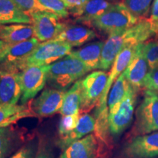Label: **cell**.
Masks as SVG:
<instances>
[{"label":"cell","mask_w":158,"mask_h":158,"mask_svg":"<svg viewBox=\"0 0 158 158\" xmlns=\"http://www.w3.org/2000/svg\"><path fill=\"white\" fill-rule=\"evenodd\" d=\"M90 71L81 61L69 54L48 65L47 82L51 88L65 91Z\"/></svg>","instance_id":"1"},{"label":"cell","mask_w":158,"mask_h":158,"mask_svg":"<svg viewBox=\"0 0 158 158\" xmlns=\"http://www.w3.org/2000/svg\"><path fill=\"white\" fill-rule=\"evenodd\" d=\"M138 20L123 2H118L114 4L104 14L94 20L92 26L110 35L127 30L136 24Z\"/></svg>","instance_id":"2"},{"label":"cell","mask_w":158,"mask_h":158,"mask_svg":"<svg viewBox=\"0 0 158 158\" xmlns=\"http://www.w3.org/2000/svg\"><path fill=\"white\" fill-rule=\"evenodd\" d=\"M108 74L104 71H94L81 80V106L80 114H86L98 105L108 82Z\"/></svg>","instance_id":"3"},{"label":"cell","mask_w":158,"mask_h":158,"mask_svg":"<svg viewBox=\"0 0 158 158\" xmlns=\"http://www.w3.org/2000/svg\"><path fill=\"white\" fill-rule=\"evenodd\" d=\"M158 130V94L147 90L136 111L135 132L144 135Z\"/></svg>","instance_id":"4"},{"label":"cell","mask_w":158,"mask_h":158,"mask_svg":"<svg viewBox=\"0 0 158 158\" xmlns=\"http://www.w3.org/2000/svg\"><path fill=\"white\" fill-rule=\"evenodd\" d=\"M72 46L68 43L52 40L40 43L38 46L29 57L27 68L30 66L50 65L70 54Z\"/></svg>","instance_id":"5"},{"label":"cell","mask_w":158,"mask_h":158,"mask_svg":"<svg viewBox=\"0 0 158 158\" xmlns=\"http://www.w3.org/2000/svg\"><path fill=\"white\" fill-rule=\"evenodd\" d=\"M48 65L30 66L20 73V83L21 88V102L27 103L34 98L39 92L44 88L47 82Z\"/></svg>","instance_id":"6"},{"label":"cell","mask_w":158,"mask_h":158,"mask_svg":"<svg viewBox=\"0 0 158 158\" xmlns=\"http://www.w3.org/2000/svg\"><path fill=\"white\" fill-rule=\"evenodd\" d=\"M138 92V91L133 86H130L118 110L115 113L108 114L109 131L112 135H120L131 123L133 118Z\"/></svg>","instance_id":"7"},{"label":"cell","mask_w":158,"mask_h":158,"mask_svg":"<svg viewBox=\"0 0 158 158\" xmlns=\"http://www.w3.org/2000/svg\"><path fill=\"white\" fill-rule=\"evenodd\" d=\"M35 36L39 41L52 40L60 34L65 24L59 21L58 15L49 11H38L29 15Z\"/></svg>","instance_id":"8"},{"label":"cell","mask_w":158,"mask_h":158,"mask_svg":"<svg viewBox=\"0 0 158 158\" xmlns=\"http://www.w3.org/2000/svg\"><path fill=\"white\" fill-rule=\"evenodd\" d=\"M21 97L20 73L0 63V105H15Z\"/></svg>","instance_id":"9"},{"label":"cell","mask_w":158,"mask_h":158,"mask_svg":"<svg viewBox=\"0 0 158 158\" xmlns=\"http://www.w3.org/2000/svg\"><path fill=\"white\" fill-rule=\"evenodd\" d=\"M125 158H155L158 157V132L138 135L123 150Z\"/></svg>","instance_id":"10"},{"label":"cell","mask_w":158,"mask_h":158,"mask_svg":"<svg viewBox=\"0 0 158 158\" xmlns=\"http://www.w3.org/2000/svg\"><path fill=\"white\" fill-rule=\"evenodd\" d=\"M39 40L36 37L11 45L7 54L1 63L7 68L21 73L27 68L29 57L38 46Z\"/></svg>","instance_id":"11"},{"label":"cell","mask_w":158,"mask_h":158,"mask_svg":"<svg viewBox=\"0 0 158 158\" xmlns=\"http://www.w3.org/2000/svg\"><path fill=\"white\" fill-rule=\"evenodd\" d=\"M138 45H126L120 51L118 56H116L113 64V67L111 68V71H110L109 73L107 84H106V88H105L103 94H102L101 98L100 100V102H99L98 106H97V110H101L108 108L106 103H107L108 94V92H109L110 89L111 87L114 80L118 78V77L122 73H123L124 70L129 66L130 62L133 60L134 56H135L136 49H137V46Z\"/></svg>","instance_id":"12"},{"label":"cell","mask_w":158,"mask_h":158,"mask_svg":"<svg viewBox=\"0 0 158 158\" xmlns=\"http://www.w3.org/2000/svg\"><path fill=\"white\" fill-rule=\"evenodd\" d=\"M65 91L53 88H47L35 99L32 103V109L37 115L47 117L59 112L62 108Z\"/></svg>","instance_id":"13"},{"label":"cell","mask_w":158,"mask_h":158,"mask_svg":"<svg viewBox=\"0 0 158 158\" xmlns=\"http://www.w3.org/2000/svg\"><path fill=\"white\" fill-rule=\"evenodd\" d=\"M143 43L137 46L135 54L127 68L124 70L128 82L134 89L139 91L143 88L144 82L149 73V65L142 52Z\"/></svg>","instance_id":"14"},{"label":"cell","mask_w":158,"mask_h":158,"mask_svg":"<svg viewBox=\"0 0 158 158\" xmlns=\"http://www.w3.org/2000/svg\"><path fill=\"white\" fill-rule=\"evenodd\" d=\"M95 135L89 134L73 142L64 149L59 158H97L98 141Z\"/></svg>","instance_id":"15"},{"label":"cell","mask_w":158,"mask_h":158,"mask_svg":"<svg viewBox=\"0 0 158 158\" xmlns=\"http://www.w3.org/2000/svg\"><path fill=\"white\" fill-rule=\"evenodd\" d=\"M126 31L110 35L107 40L104 43L100 69L107 70L114 64L116 56L126 45Z\"/></svg>","instance_id":"16"},{"label":"cell","mask_w":158,"mask_h":158,"mask_svg":"<svg viewBox=\"0 0 158 158\" xmlns=\"http://www.w3.org/2000/svg\"><path fill=\"white\" fill-rule=\"evenodd\" d=\"M96 37V33L87 27L65 25L63 30L54 40L68 43L72 47H78L89 42Z\"/></svg>","instance_id":"17"},{"label":"cell","mask_w":158,"mask_h":158,"mask_svg":"<svg viewBox=\"0 0 158 158\" xmlns=\"http://www.w3.org/2000/svg\"><path fill=\"white\" fill-rule=\"evenodd\" d=\"M33 27L24 23H13L0 26V40L13 45L32 38Z\"/></svg>","instance_id":"18"},{"label":"cell","mask_w":158,"mask_h":158,"mask_svg":"<svg viewBox=\"0 0 158 158\" xmlns=\"http://www.w3.org/2000/svg\"><path fill=\"white\" fill-rule=\"evenodd\" d=\"M113 5L107 0H88L74 17L77 23L92 26L94 20L104 14Z\"/></svg>","instance_id":"19"},{"label":"cell","mask_w":158,"mask_h":158,"mask_svg":"<svg viewBox=\"0 0 158 158\" xmlns=\"http://www.w3.org/2000/svg\"><path fill=\"white\" fill-rule=\"evenodd\" d=\"M95 129V118L89 114H80L76 127L70 134L62 138L59 141V147L64 149L73 142L89 135Z\"/></svg>","instance_id":"20"},{"label":"cell","mask_w":158,"mask_h":158,"mask_svg":"<svg viewBox=\"0 0 158 158\" xmlns=\"http://www.w3.org/2000/svg\"><path fill=\"white\" fill-rule=\"evenodd\" d=\"M102 41H96L72 51L70 55L81 60L90 70L100 68L102 47Z\"/></svg>","instance_id":"21"},{"label":"cell","mask_w":158,"mask_h":158,"mask_svg":"<svg viewBox=\"0 0 158 158\" xmlns=\"http://www.w3.org/2000/svg\"><path fill=\"white\" fill-rule=\"evenodd\" d=\"M13 23L30 24L31 19L17 7L13 0H0V26Z\"/></svg>","instance_id":"22"},{"label":"cell","mask_w":158,"mask_h":158,"mask_svg":"<svg viewBox=\"0 0 158 158\" xmlns=\"http://www.w3.org/2000/svg\"><path fill=\"white\" fill-rule=\"evenodd\" d=\"M81 106V89L79 80L65 92L64 101L59 113L62 116L80 114Z\"/></svg>","instance_id":"23"},{"label":"cell","mask_w":158,"mask_h":158,"mask_svg":"<svg viewBox=\"0 0 158 158\" xmlns=\"http://www.w3.org/2000/svg\"><path fill=\"white\" fill-rule=\"evenodd\" d=\"M131 85L128 82L124 72L122 73L112 86L108 99V108L109 114L115 113L119 107L124 97L127 94Z\"/></svg>","instance_id":"24"},{"label":"cell","mask_w":158,"mask_h":158,"mask_svg":"<svg viewBox=\"0 0 158 158\" xmlns=\"http://www.w3.org/2000/svg\"><path fill=\"white\" fill-rule=\"evenodd\" d=\"M32 116V114L24 105H0V123L7 121H15Z\"/></svg>","instance_id":"25"},{"label":"cell","mask_w":158,"mask_h":158,"mask_svg":"<svg viewBox=\"0 0 158 158\" xmlns=\"http://www.w3.org/2000/svg\"><path fill=\"white\" fill-rule=\"evenodd\" d=\"M15 133L10 126L0 128V158H7L13 151Z\"/></svg>","instance_id":"26"},{"label":"cell","mask_w":158,"mask_h":158,"mask_svg":"<svg viewBox=\"0 0 158 158\" xmlns=\"http://www.w3.org/2000/svg\"><path fill=\"white\" fill-rule=\"evenodd\" d=\"M152 0H124V5L134 16L138 19L146 18L149 14Z\"/></svg>","instance_id":"27"},{"label":"cell","mask_w":158,"mask_h":158,"mask_svg":"<svg viewBox=\"0 0 158 158\" xmlns=\"http://www.w3.org/2000/svg\"><path fill=\"white\" fill-rule=\"evenodd\" d=\"M142 52L149 65V70L158 68V44L156 42L143 43Z\"/></svg>","instance_id":"28"},{"label":"cell","mask_w":158,"mask_h":158,"mask_svg":"<svg viewBox=\"0 0 158 158\" xmlns=\"http://www.w3.org/2000/svg\"><path fill=\"white\" fill-rule=\"evenodd\" d=\"M47 10L54 13L61 19L68 17L69 12L62 0H39Z\"/></svg>","instance_id":"29"},{"label":"cell","mask_w":158,"mask_h":158,"mask_svg":"<svg viewBox=\"0 0 158 158\" xmlns=\"http://www.w3.org/2000/svg\"><path fill=\"white\" fill-rule=\"evenodd\" d=\"M80 114L62 116L59 124V134L60 138H64L76 128Z\"/></svg>","instance_id":"30"},{"label":"cell","mask_w":158,"mask_h":158,"mask_svg":"<svg viewBox=\"0 0 158 158\" xmlns=\"http://www.w3.org/2000/svg\"><path fill=\"white\" fill-rule=\"evenodd\" d=\"M17 7L28 15L38 11H48L39 0H13Z\"/></svg>","instance_id":"31"},{"label":"cell","mask_w":158,"mask_h":158,"mask_svg":"<svg viewBox=\"0 0 158 158\" xmlns=\"http://www.w3.org/2000/svg\"><path fill=\"white\" fill-rule=\"evenodd\" d=\"M158 86V68L149 70L145 79L143 88L155 92Z\"/></svg>","instance_id":"32"},{"label":"cell","mask_w":158,"mask_h":158,"mask_svg":"<svg viewBox=\"0 0 158 158\" xmlns=\"http://www.w3.org/2000/svg\"><path fill=\"white\" fill-rule=\"evenodd\" d=\"M62 1L74 16L84 7L85 4L87 2L88 0H62Z\"/></svg>","instance_id":"33"},{"label":"cell","mask_w":158,"mask_h":158,"mask_svg":"<svg viewBox=\"0 0 158 158\" xmlns=\"http://www.w3.org/2000/svg\"><path fill=\"white\" fill-rule=\"evenodd\" d=\"M34 153V148L32 146L26 145L9 158H33Z\"/></svg>","instance_id":"34"},{"label":"cell","mask_w":158,"mask_h":158,"mask_svg":"<svg viewBox=\"0 0 158 158\" xmlns=\"http://www.w3.org/2000/svg\"><path fill=\"white\" fill-rule=\"evenodd\" d=\"M155 35L158 34V0H155L152 7L151 17L149 19Z\"/></svg>","instance_id":"35"},{"label":"cell","mask_w":158,"mask_h":158,"mask_svg":"<svg viewBox=\"0 0 158 158\" xmlns=\"http://www.w3.org/2000/svg\"><path fill=\"white\" fill-rule=\"evenodd\" d=\"M10 46L11 45L4 42L2 40H0V63L2 62L4 59L5 58Z\"/></svg>","instance_id":"36"},{"label":"cell","mask_w":158,"mask_h":158,"mask_svg":"<svg viewBox=\"0 0 158 158\" xmlns=\"http://www.w3.org/2000/svg\"><path fill=\"white\" fill-rule=\"evenodd\" d=\"M14 122H15V121H7V122H3V123H0V128L8 127V126H10L13 123H14Z\"/></svg>","instance_id":"37"},{"label":"cell","mask_w":158,"mask_h":158,"mask_svg":"<svg viewBox=\"0 0 158 158\" xmlns=\"http://www.w3.org/2000/svg\"><path fill=\"white\" fill-rule=\"evenodd\" d=\"M36 158H51L50 155L48 154L45 153V152H42L40 153V155H38L36 157Z\"/></svg>","instance_id":"38"},{"label":"cell","mask_w":158,"mask_h":158,"mask_svg":"<svg viewBox=\"0 0 158 158\" xmlns=\"http://www.w3.org/2000/svg\"><path fill=\"white\" fill-rule=\"evenodd\" d=\"M155 92H158V86H157V89H156V91H155Z\"/></svg>","instance_id":"39"},{"label":"cell","mask_w":158,"mask_h":158,"mask_svg":"<svg viewBox=\"0 0 158 158\" xmlns=\"http://www.w3.org/2000/svg\"><path fill=\"white\" fill-rule=\"evenodd\" d=\"M115 1H124V0H115Z\"/></svg>","instance_id":"40"},{"label":"cell","mask_w":158,"mask_h":158,"mask_svg":"<svg viewBox=\"0 0 158 158\" xmlns=\"http://www.w3.org/2000/svg\"><path fill=\"white\" fill-rule=\"evenodd\" d=\"M157 43L158 44V34H157Z\"/></svg>","instance_id":"41"}]
</instances>
